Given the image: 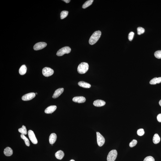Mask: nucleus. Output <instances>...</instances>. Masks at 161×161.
Segmentation results:
<instances>
[{
	"instance_id": "obj_10",
	"label": "nucleus",
	"mask_w": 161,
	"mask_h": 161,
	"mask_svg": "<svg viewBox=\"0 0 161 161\" xmlns=\"http://www.w3.org/2000/svg\"><path fill=\"white\" fill-rule=\"evenodd\" d=\"M86 100L85 97H75L72 99L73 102L79 103H83L85 102Z\"/></svg>"
},
{
	"instance_id": "obj_32",
	"label": "nucleus",
	"mask_w": 161,
	"mask_h": 161,
	"mask_svg": "<svg viewBox=\"0 0 161 161\" xmlns=\"http://www.w3.org/2000/svg\"><path fill=\"white\" fill-rule=\"evenodd\" d=\"M62 1H64V2L67 3H69L70 1H71V0H64Z\"/></svg>"
},
{
	"instance_id": "obj_13",
	"label": "nucleus",
	"mask_w": 161,
	"mask_h": 161,
	"mask_svg": "<svg viewBox=\"0 0 161 161\" xmlns=\"http://www.w3.org/2000/svg\"><path fill=\"white\" fill-rule=\"evenodd\" d=\"M106 102L105 101L101 100H97L94 101L93 103V105L94 106L97 107H101V106H104L105 105Z\"/></svg>"
},
{
	"instance_id": "obj_8",
	"label": "nucleus",
	"mask_w": 161,
	"mask_h": 161,
	"mask_svg": "<svg viewBox=\"0 0 161 161\" xmlns=\"http://www.w3.org/2000/svg\"><path fill=\"white\" fill-rule=\"evenodd\" d=\"M35 93H31L24 95L22 97V100L24 101H28L32 100L35 97Z\"/></svg>"
},
{
	"instance_id": "obj_28",
	"label": "nucleus",
	"mask_w": 161,
	"mask_h": 161,
	"mask_svg": "<svg viewBox=\"0 0 161 161\" xmlns=\"http://www.w3.org/2000/svg\"><path fill=\"white\" fill-rule=\"evenodd\" d=\"M137 143V141L136 140H133L129 144V146L130 147H132L136 146Z\"/></svg>"
},
{
	"instance_id": "obj_11",
	"label": "nucleus",
	"mask_w": 161,
	"mask_h": 161,
	"mask_svg": "<svg viewBox=\"0 0 161 161\" xmlns=\"http://www.w3.org/2000/svg\"><path fill=\"white\" fill-rule=\"evenodd\" d=\"M57 106L55 105L48 106L45 110V112L47 114H51L54 112L56 109Z\"/></svg>"
},
{
	"instance_id": "obj_31",
	"label": "nucleus",
	"mask_w": 161,
	"mask_h": 161,
	"mask_svg": "<svg viewBox=\"0 0 161 161\" xmlns=\"http://www.w3.org/2000/svg\"><path fill=\"white\" fill-rule=\"evenodd\" d=\"M157 119L158 122H161V114H159L157 116Z\"/></svg>"
},
{
	"instance_id": "obj_14",
	"label": "nucleus",
	"mask_w": 161,
	"mask_h": 161,
	"mask_svg": "<svg viewBox=\"0 0 161 161\" xmlns=\"http://www.w3.org/2000/svg\"><path fill=\"white\" fill-rule=\"evenodd\" d=\"M57 135L55 133H52L50 134L49 137V141L50 143L53 145L56 142L57 139Z\"/></svg>"
},
{
	"instance_id": "obj_1",
	"label": "nucleus",
	"mask_w": 161,
	"mask_h": 161,
	"mask_svg": "<svg viewBox=\"0 0 161 161\" xmlns=\"http://www.w3.org/2000/svg\"><path fill=\"white\" fill-rule=\"evenodd\" d=\"M101 32L99 31L95 32L92 35L89 40V43L90 45L95 44L98 41L101 35Z\"/></svg>"
},
{
	"instance_id": "obj_18",
	"label": "nucleus",
	"mask_w": 161,
	"mask_h": 161,
	"mask_svg": "<svg viewBox=\"0 0 161 161\" xmlns=\"http://www.w3.org/2000/svg\"><path fill=\"white\" fill-rule=\"evenodd\" d=\"M161 82V77L154 78L150 80V83L151 84H156Z\"/></svg>"
},
{
	"instance_id": "obj_33",
	"label": "nucleus",
	"mask_w": 161,
	"mask_h": 161,
	"mask_svg": "<svg viewBox=\"0 0 161 161\" xmlns=\"http://www.w3.org/2000/svg\"><path fill=\"white\" fill-rule=\"evenodd\" d=\"M159 104L161 106V100H160V101H159Z\"/></svg>"
},
{
	"instance_id": "obj_20",
	"label": "nucleus",
	"mask_w": 161,
	"mask_h": 161,
	"mask_svg": "<svg viewBox=\"0 0 161 161\" xmlns=\"http://www.w3.org/2000/svg\"><path fill=\"white\" fill-rule=\"evenodd\" d=\"M160 137L157 134H155L153 138V141L154 143L155 144H158L160 142Z\"/></svg>"
},
{
	"instance_id": "obj_34",
	"label": "nucleus",
	"mask_w": 161,
	"mask_h": 161,
	"mask_svg": "<svg viewBox=\"0 0 161 161\" xmlns=\"http://www.w3.org/2000/svg\"><path fill=\"white\" fill-rule=\"evenodd\" d=\"M70 161H75V160H74L72 159L71 160H70Z\"/></svg>"
},
{
	"instance_id": "obj_29",
	"label": "nucleus",
	"mask_w": 161,
	"mask_h": 161,
	"mask_svg": "<svg viewBox=\"0 0 161 161\" xmlns=\"http://www.w3.org/2000/svg\"><path fill=\"white\" fill-rule=\"evenodd\" d=\"M144 161H155V160L152 156H149L145 158Z\"/></svg>"
},
{
	"instance_id": "obj_15",
	"label": "nucleus",
	"mask_w": 161,
	"mask_h": 161,
	"mask_svg": "<svg viewBox=\"0 0 161 161\" xmlns=\"http://www.w3.org/2000/svg\"><path fill=\"white\" fill-rule=\"evenodd\" d=\"M4 153L6 156H11L13 153V150L11 148L8 147L4 149Z\"/></svg>"
},
{
	"instance_id": "obj_6",
	"label": "nucleus",
	"mask_w": 161,
	"mask_h": 161,
	"mask_svg": "<svg viewBox=\"0 0 161 161\" xmlns=\"http://www.w3.org/2000/svg\"><path fill=\"white\" fill-rule=\"evenodd\" d=\"M54 72V70L51 68L48 67H45L42 70L43 74L46 77H48L52 76Z\"/></svg>"
},
{
	"instance_id": "obj_19",
	"label": "nucleus",
	"mask_w": 161,
	"mask_h": 161,
	"mask_svg": "<svg viewBox=\"0 0 161 161\" xmlns=\"http://www.w3.org/2000/svg\"><path fill=\"white\" fill-rule=\"evenodd\" d=\"M27 68L25 65H23L20 67L19 70V72L21 75L25 74L27 72Z\"/></svg>"
},
{
	"instance_id": "obj_21",
	"label": "nucleus",
	"mask_w": 161,
	"mask_h": 161,
	"mask_svg": "<svg viewBox=\"0 0 161 161\" xmlns=\"http://www.w3.org/2000/svg\"><path fill=\"white\" fill-rule=\"evenodd\" d=\"M21 137L22 139L24 140L26 145L28 146H30V143L29 140L25 136V135L21 134Z\"/></svg>"
},
{
	"instance_id": "obj_9",
	"label": "nucleus",
	"mask_w": 161,
	"mask_h": 161,
	"mask_svg": "<svg viewBox=\"0 0 161 161\" xmlns=\"http://www.w3.org/2000/svg\"><path fill=\"white\" fill-rule=\"evenodd\" d=\"M47 44L45 42H40L37 43L34 45L33 49L35 50H41L46 47Z\"/></svg>"
},
{
	"instance_id": "obj_17",
	"label": "nucleus",
	"mask_w": 161,
	"mask_h": 161,
	"mask_svg": "<svg viewBox=\"0 0 161 161\" xmlns=\"http://www.w3.org/2000/svg\"><path fill=\"white\" fill-rule=\"evenodd\" d=\"M78 84L79 86L84 88H90L91 86L90 84L83 81L79 82Z\"/></svg>"
},
{
	"instance_id": "obj_25",
	"label": "nucleus",
	"mask_w": 161,
	"mask_h": 161,
	"mask_svg": "<svg viewBox=\"0 0 161 161\" xmlns=\"http://www.w3.org/2000/svg\"><path fill=\"white\" fill-rule=\"evenodd\" d=\"M154 55L156 58L158 59H161V50H158L154 53Z\"/></svg>"
},
{
	"instance_id": "obj_12",
	"label": "nucleus",
	"mask_w": 161,
	"mask_h": 161,
	"mask_svg": "<svg viewBox=\"0 0 161 161\" xmlns=\"http://www.w3.org/2000/svg\"><path fill=\"white\" fill-rule=\"evenodd\" d=\"M64 91L63 88H60L55 91L53 96V98H56L59 97L62 94Z\"/></svg>"
},
{
	"instance_id": "obj_35",
	"label": "nucleus",
	"mask_w": 161,
	"mask_h": 161,
	"mask_svg": "<svg viewBox=\"0 0 161 161\" xmlns=\"http://www.w3.org/2000/svg\"><path fill=\"white\" fill-rule=\"evenodd\" d=\"M35 94H36V95H37V93H35Z\"/></svg>"
},
{
	"instance_id": "obj_26",
	"label": "nucleus",
	"mask_w": 161,
	"mask_h": 161,
	"mask_svg": "<svg viewBox=\"0 0 161 161\" xmlns=\"http://www.w3.org/2000/svg\"><path fill=\"white\" fill-rule=\"evenodd\" d=\"M145 29L142 27H139L137 28V34L140 35L144 33Z\"/></svg>"
},
{
	"instance_id": "obj_22",
	"label": "nucleus",
	"mask_w": 161,
	"mask_h": 161,
	"mask_svg": "<svg viewBox=\"0 0 161 161\" xmlns=\"http://www.w3.org/2000/svg\"><path fill=\"white\" fill-rule=\"evenodd\" d=\"M19 132L22 134L26 135L27 134V132L25 126L23 125L22 128H19L18 129Z\"/></svg>"
},
{
	"instance_id": "obj_27",
	"label": "nucleus",
	"mask_w": 161,
	"mask_h": 161,
	"mask_svg": "<svg viewBox=\"0 0 161 161\" xmlns=\"http://www.w3.org/2000/svg\"><path fill=\"white\" fill-rule=\"evenodd\" d=\"M137 133L139 136H142L143 135L145 134L144 129H140L137 130Z\"/></svg>"
},
{
	"instance_id": "obj_5",
	"label": "nucleus",
	"mask_w": 161,
	"mask_h": 161,
	"mask_svg": "<svg viewBox=\"0 0 161 161\" xmlns=\"http://www.w3.org/2000/svg\"><path fill=\"white\" fill-rule=\"evenodd\" d=\"M97 144L98 146L101 147L103 146L105 142L104 137L99 132H97Z\"/></svg>"
},
{
	"instance_id": "obj_24",
	"label": "nucleus",
	"mask_w": 161,
	"mask_h": 161,
	"mask_svg": "<svg viewBox=\"0 0 161 161\" xmlns=\"http://www.w3.org/2000/svg\"><path fill=\"white\" fill-rule=\"evenodd\" d=\"M68 14V12L67 11H62L60 14L61 19H63L66 18Z\"/></svg>"
},
{
	"instance_id": "obj_4",
	"label": "nucleus",
	"mask_w": 161,
	"mask_h": 161,
	"mask_svg": "<svg viewBox=\"0 0 161 161\" xmlns=\"http://www.w3.org/2000/svg\"><path fill=\"white\" fill-rule=\"evenodd\" d=\"M117 152L116 150H112L109 153L107 156V161H115L117 157Z\"/></svg>"
},
{
	"instance_id": "obj_16",
	"label": "nucleus",
	"mask_w": 161,
	"mask_h": 161,
	"mask_svg": "<svg viewBox=\"0 0 161 161\" xmlns=\"http://www.w3.org/2000/svg\"><path fill=\"white\" fill-rule=\"evenodd\" d=\"M64 153L61 150L58 151L55 154L56 157L59 160H62L64 157Z\"/></svg>"
},
{
	"instance_id": "obj_30",
	"label": "nucleus",
	"mask_w": 161,
	"mask_h": 161,
	"mask_svg": "<svg viewBox=\"0 0 161 161\" xmlns=\"http://www.w3.org/2000/svg\"><path fill=\"white\" fill-rule=\"evenodd\" d=\"M134 33L133 32H131L129 33L128 35V39L130 41H132L133 38Z\"/></svg>"
},
{
	"instance_id": "obj_7",
	"label": "nucleus",
	"mask_w": 161,
	"mask_h": 161,
	"mask_svg": "<svg viewBox=\"0 0 161 161\" xmlns=\"http://www.w3.org/2000/svg\"><path fill=\"white\" fill-rule=\"evenodd\" d=\"M28 134L30 139L32 142L34 144H37V140L33 131L30 130L28 131Z\"/></svg>"
},
{
	"instance_id": "obj_3",
	"label": "nucleus",
	"mask_w": 161,
	"mask_h": 161,
	"mask_svg": "<svg viewBox=\"0 0 161 161\" xmlns=\"http://www.w3.org/2000/svg\"><path fill=\"white\" fill-rule=\"evenodd\" d=\"M71 51L70 48L68 46L59 49L57 52L56 55L58 56H62L64 54H69Z\"/></svg>"
},
{
	"instance_id": "obj_23",
	"label": "nucleus",
	"mask_w": 161,
	"mask_h": 161,
	"mask_svg": "<svg viewBox=\"0 0 161 161\" xmlns=\"http://www.w3.org/2000/svg\"><path fill=\"white\" fill-rule=\"evenodd\" d=\"M93 1H93V0H89L87 1L86 2H85V3H84V4L82 6L83 8L85 9L89 7V6H90V5H91L92 4Z\"/></svg>"
},
{
	"instance_id": "obj_2",
	"label": "nucleus",
	"mask_w": 161,
	"mask_h": 161,
	"mask_svg": "<svg viewBox=\"0 0 161 161\" xmlns=\"http://www.w3.org/2000/svg\"><path fill=\"white\" fill-rule=\"evenodd\" d=\"M89 68V65L86 62H82L78 66L77 71L79 73L84 74L86 72Z\"/></svg>"
}]
</instances>
